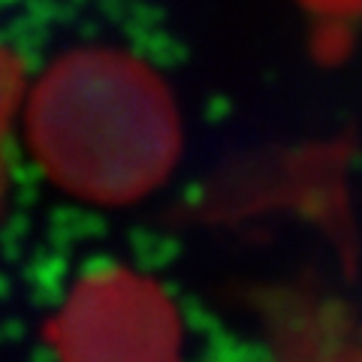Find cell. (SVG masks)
<instances>
[{"label":"cell","mask_w":362,"mask_h":362,"mask_svg":"<svg viewBox=\"0 0 362 362\" xmlns=\"http://www.w3.org/2000/svg\"><path fill=\"white\" fill-rule=\"evenodd\" d=\"M308 9L329 18H350V16H362V0H302Z\"/></svg>","instance_id":"277c9868"},{"label":"cell","mask_w":362,"mask_h":362,"mask_svg":"<svg viewBox=\"0 0 362 362\" xmlns=\"http://www.w3.org/2000/svg\"><path fill=\"white\" fill-rule=\"evenodd\" d=\"M18 94H21V64L6 49H0V142H4L6 121L18 103ZM0 190H4V145H0Z\"/></svg>","instance_id":"3957f363"},{"label":"cell","mask_w":362,"mask_h":362,"mask_svg":"<svg viewBox=\"0 0 362 362\" xmlns=\"http://www.w3.org/2000/svg\"><path fill=\"white\" fill-rule=\"evenodd\" d=\"M61 362H178L181 323L169 293L127 266L78 281L52 320Z\"/></svg>","instance_id":"7a4b0ae2"},{"label":"cell","mask_w":362,"mask_h":362,"mask_svg":"<svg viewBox=\"0 0 362 362\" xmlns=\"http://www.w3.org/2000/svg\"><path fill=\"white\" fill-rule=\"evenodd\" d=\"M347 362H362V356H359V359H347Z\"/></svg>","instance_id":"5b68a950"},{"label":"cell","mask_w":362,"mask_h":362,"mask_svg":"<svg viewBox=\"0 0 362 362\" xmlns=\"http://www.w3.org/2000/svg\"><path fill=\"white\" fill-rule=\"evenodd\" d=\"M28 136L54 185L106 206L151 194L181 148L163 78L115 49L54 61L30 97Z\"/></svg>","instance_id":"6da1fadb"}]
</instances>
